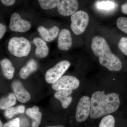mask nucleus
I'll return each instance as SVG.
<instances>
[{
  "label": "nucleus",
  "mask_w": 127,
  "mask_h": 127,
  "mask_svg": "<svg viewBox=\"0 0 127 127\" xmlns=\"http://www.w3.org/2000/svg\"><path fill=\"white\" fill-rule=\"evenodd\" d=\"M90 116L93 119H98L112 113L118 109L120 100L115 93L105 94L104 91H97L92 95Z\"/></svg>",
  "instance_id": "1"
},
{
  "label": "nucleus",
  "mask_w": 127,
  "mask_h": 127,
  "mask_svg": "<svg viewBox=\"0 0 127 127\" xmlns=\"http://www.w3.org/2000/svg\"><path fill=\"white\" fill-rule=\"evenodd\" d=\"M91 48L94 54L98 57L100 64L109 71H118L122 67L120 59L111 52L107 41L98 36L92 40Z\"/></svg>",
  "instance_id": "2"
},
{
  "label": "nucleus",
  "mask_w": 127,
  "mask_h": 127,
  "mask_svg": "<svg viewBox=\"0 0 127 127\" xmlns=\"http://www.w3.org/2000/svg\"><path fill=\"white\" fill-rule=\"evenodd\" d=\"M7 48L12 55L17 57H22L29 55L31 44L25 37H14L9 40Z\"/></svg>",
  "instance_id": "3"
},
{
  "label": "nucleus",
  "mask_w": 127,
  "mask_h": 127,
  "mask_svg": "<svg viewBox=\"0 0 127 127\" xmlns=\"http://www.w3.org/2000/svg\"><path fill=\"white\" fill-rule=\"evenodd\" d=\"M71 28L76 35L82 34L86 30L89 22V16L85 11L79 10L71 16Z\"/></svg>",
  "instance_id": "4"
},
{
  "label": "nucleus",
  "mask_w": 127,
  "mask_h": 127,
  "mask_svg": "<svg viewBox=\"0 0 127 127\" xmlns=\"http://www.w3.org/2000/svg\"><path fill=\"white\" fill-rule=\"evenodd\" d=\"M70 65V63L68 61L59 62L53 67L47 71L45 74L46 81L49 84H54L62 77Z\"/></svg>",
  "instance_id": "5"
},
{
  "label": "nucleus",
  "mask_w": 127,
  "mask_h": 127,
  "mask_svg": "<svg viewBox=\"0 0 127 127\" xmlns=\"http://www.w3.org/2000/svg\"><path fill=\"white\" fill-rule=\"evenodd\" d=\"M91 109V100L89 97L84 96L79 101L76 111V120L82 122L87 119L90 116Z\"/></svg>",
  "instance_id": "6"
},
{
  "label": "nucleus",
  "mask_w": 127,
  "mask_h": 127,
  "mask_svg": "<svg viewBox=\"0 0 127 127\" xmlns=\"http://www.w3.org/2000/svg\"><path fill=\"white\" fill-rule=\"evenodd\" d=\"M80 82L75 77L71 76H64L62 77L56 82L52 84V87L56 91L61 90H75L78 88Z\"/></svg>",
  "instance_id": "7"
},
{
  "label": "nucleus",
  "mask_w": 127,
  "mask_h": 127,
  "mask_svg": "<svg viewBox=\"0 0 127 127\" xmlns=\"http://www.w3.org/2000/svg\"><path fill=\"white\" fill-rule=\"evenodd\" d=\"M32 25L30 22L23 20L17 12L13 13L10 18L9 28L12 31L24 32L31 29Z\"/></svg>",
  "instance_id": "8"
},
{
  "label": "nucleus",
  "mask_w": 127,
  "mask_h": 127,
  "mask_svg": "<svg viewBox=\"0 0 127 127\" xmlns=\"http://www.w3.org/2000/svg\"><path fill=\"white\" fill-rule=\"evenodd\" d=\"M78 7L79 3L78 0H61L57 9L60 15L68 16L77 12Z\"/></svg>",
  "instance_id": "9"
},
{
  "label": "nucleus",
  "mask_w": 127,
  "mask_h": 127,
  "mask_svg": "<svg viewBox=\"0 0 127 127\" xmlns=\"http://www.w3.org/2000/svg\"><path fill=\"white\" fill-rule=\"evenodd\" d=\"M70 32L67 29H62L59 32L58 40V47L62 51H67L72 45V40Z\"/></svg>",
  "instance_id": "10"
},
{
  "label": "nucleus",
  "mask_w": 127,
  "mask_h": 127,
  "mask_svg": "<svg viewBox=\"0 0 127 127\" xmlns=\"http://www.w3.org/2000/svg\"><path fill=\"white\" fill-rule=\"evenodd\" d=\"M37 31L41 39L48 42H51L55 40L59 33V29L57 26H54L50 29H47L42 26H39Z\"/></svg>",
  "instance_id": "11"
},
{
  "label": "nucleus",
  "mask_w": 127,
  "mask_h": 127,
  "mask_svg": "<svg viewBox=\"0 0 127 127\" xmlns=\"http://www.w3.org/2000/svg\"><path fill=\"white\" fill-rule=\"evenodd\" d=\"M12 87L17 99L20 102L25 103L31 99V95L30 93L24 88L20 82L14 81Z\"/></svg>",
  "instance_id": "12"
},
{
  "label": "nucleus",
  "mask_w": 127,
  "mask_h": 127,
  "mask_svg": "<svg viewBox=\"0 0 127 127\" xmlns=\"http://www.w3.org/2000/svg\"><path fill=\"white\" fill-rule=\"evenodd\" d=\"M32 42L36 47L35 55L37 58H43L47 56L49 49L46 41L40 37H36L33 39Z\"/></svg>",
  "instance_id": "13"
},
{
  "label": "nucleus",
  "mask_w": 127,
  "mask_h": 127,
  "mask_svg": "<svg viewBox=\"0 0 127 127\" xmlns=\"http://www.w3.org/2000/svg\"><path fill=\"white\" fill-rule=\"evenodd\" d=\"M72 90H63L57 91L55 94V97L59 100L64 108H66L70 104L72 97L70 95L72 94Z\"/></svg>",
  "instance_id": "14"
},
{
  "label": "nucleus",
  "mask_w": 127,
  "mask_h": 127,
  "mask_svg": "<svg viewBox=\"0 0 127 127\" xmlns=\"http://www.w3.org/2000/svg\"><path fill=\"white\" fill-rule=\"evenodd\" d=\"M0 65L4 76L7 79H12L15 70L10 61L6 58L3 59L0 61Z\"/></svg>",
  "instance_id": "15"
},
{
  "label": "nucleus",
  "mask_w": 127,
  "mask_h": 127,
  "mask_svg": "<svg viewBox=\"0 0 127 127\" xmlns=\"http://www.w3.org/2000/svg\"><path fill=\"white\" fill-rule=\"evenodd\" d=\"M27 114L32 119V127H38L40 124L42 113L39 112V108L34 106L31 108H28L26 111Z\"/></svg>",
  "instance_id": "16"
},
{
  "label": "nucleus",
  "mask_w": 127,
  "mask_h": 127,
  "mask_svg": "<svg viewBox=\"0 0 127 127\" xmlns=\"http://www.w3.org/2000/svg\"><path fill=\"white\" fill-rule=\"evenodd\" d=\"M37 68L38 65L34 59H31L25 66L21 68L19 72V75L22 79H26L31 73L36 70Z\"/></svg>",
  "instance_id": "17"
},
{
  "label": "nucleus",
  "mask_w": 127,
  "mask_h": 127,
  "mask_svg": "<svg viewBox=\"0 0 127 127\" xmlns=\"http://www.w3.org/2000/svg\"><path fill=\"white\" fill-rule=\"evenodd\" d=\"M16 98L14 93L10 94L6 97L2 98L0 100V108L5 110L11 107L16 104Z\"/></svg>",
  "instance_id": "18"
},
{
  "label": "nucleus",
  "mask_w": 127,
  "mask_h": 127,
  "mask_svg": "<svg viewBox=\"0 0 127 127\" xmlns=\"http://www.w3.org/2000/svg\"><path fill=\"white\" fill-rule=\"evenodd\" d=\"M42 9L49 10L57 7L61 0H37Z\"/></svg>",
  "instance_id": "19"
},
{
  "label": "nucleus",
  "mask_w": 127,
  "mask_h": 127,
  "mask_svg": "<svg viewBox=\"0 0 127 127\" xmlns=\"http://www.w3.org/2000/svg\"><path fill=\"white\" fill-rule=\"evenodd\" d=\"M25 111V107L20 105L14 107H10L5 111L4 115L6 118L11 119L18 114L23 113Z\"/></svg>",
  "instance_id": "20"
},
{
  "label": "nucleus",
  "mask_w": 127,
  "mask_h": 127,
  "mask_svg": "<svg viewBox=\"0 0 127 127\" xmlns=\"http://www.w3.org/2000/svg\"><path fill=\"white\" fill-rule=\"evenodd\" d=\"M115 120L111 115L104 116L100 122L99 127H115Z\"/></svg>",
  "instance_id": "21"
},
{
  "label": "nucleus",
  "mask_w": 127,
  "mask_h": 127,
  "mask_svg": "<svg viewBox=\"0 0 127 127\" xmlns=\"http://www.w3.org/2000/svg\"><path fill=\"white\" fill-rule=\"evenodd\" d=\"M117 25L119 30L127 35V17H119L117 20Z\"/></svg>",
  "instance_id": "22"
},
{
  "label": "nucleus",
  "mask_w": 127,
  "mask_h": 127,
  "mask_svg": "<svg viewBox=\"0 0 127 127\" xmlns=\"http://www.w3.org/2000/svg\"><path fill=\"white\" fill-rule=\"evenodd\" d=\"M97 7L99 9L104 10H110L113 9L115 7V4L112 1H104L98 2Z\"/></svg>",
  "instance_id": "23"
},
{
  "label": "nucleus",
  "mask_w": 127,
  "mask_h": 127,
  "mask_svg": "<svg viewBox=\"0 0 127 127\" xmlns=\"http://www.w3.org/2000/svg\"><path fill=\"white\" fill-rule=\"evenodd\" d=\"M118 47L119 50L124 55L127 56V37H123L119 42Z\"/></svg>",
  "instance_id": "24"
},
{
  "label": "nucleus",
  "mask_w": 127,
  "mask_h": 127,
  "mask_svg": "<svg viewBox=\"0 0 127 127\" xmlns=\"http://www.w3.org/2000/svg\"><path fill=\"white\" fill-rule=\"evenodd\" d=\"M20 125V119L16 118L6 123L2 127H19Z\"/></svg>",
  "instance_id": "25"
},
{
  "label": "nucleus",
  "mask_w": 127,
  "mask_h": 127,
  "mask_svg": "<svg viewBox=\"0 0 127 127\" xmlns=\"http://www.w3.org/2000/svg\"><path fill=\"white\" fill-rule=\"evenodd\" d=\"M6 31L5 25L2 23H0V39H2Z\"/></svg>",
  "instance_id": "26"
},
{
  "label": "nucleus",
  "mask_w": 127,
  "mask_h": 127,
  "mask_svg": "<svg viewBox=\"0 0 127 127\" xmlns=\"http://www.w3.org/2000/svg\"><path fill=\"white\" fill-rule=\"evenodd\" d=\"M16 0H0L1 2L4 5L11 6L15 3Z\"/></svg>",
  "instance_id": "27"
},
{
  "label": "nucleus",
  "mask_w": 127,
  "mask_h": 127,
  "mask_svg": "<svg viewBox=\"0 0 127 127\" xmlns=\"http://www.w3.org/2000/svg\"><path fill=\"white\" fill-rule=\"evenodd\" d=\"M121 10L123 14L127 15V2L121 6Z\"/></svg>",
  "instance_id": "28"
},
{
  "label": "nucleus",
  "mask_w": 127,
  "mask_h": 127,
  "mask_svg": "<svg viewBox=\"0 0 127 127\" xmlns=\"http://www.w3.org/2000/svg\"><path fill=\"white\" fill-rule=\"evenodd\" d=\"M64 127L62 126H61V125H58V126H49V127Z\"/></svg>",
  "instance_id": "29"
},
{
  "label": "nucleus",
  "mask_w": 127,
  "mask_h": 127,
  "mask_svg": "<svg viewBox=\"0 0 127 127\" xmlns=\"http://www.w3.org/2000/svg\"><path fill=\"white\" fill-rule=\"evenodd\" d=\"M0 127H2V123L1 121H0Z\"/></svg>",
  "instance_id": "30"
}]
</instances>
